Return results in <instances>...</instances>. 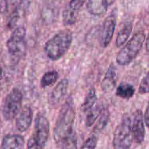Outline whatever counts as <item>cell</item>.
Returning <instances> with one entry per match:
<instances>
[{"mask_svg":"<svg viewBox=\"0 0 149 149\" xmlns=\"http://www.w3.org/2000/svg\"><path fill=\"white\" fill-rule=\"evenodd\" d=\"M75 110L72 99H68L60 110L54 129V139L58 146L73 132Z\"/></svg>","mask_w":149,"mask_h":149,"instance_id":"obj_1","label":"cell"},{"mask_svg":"<svg viewBox=\"0 0 149 149\" xmlns=\"http://www.w3.org/2000/svg\"><path fill=\"white\" fill-rule=\"evenodd\" d=\"M72 42V34L69 30H62L53 36L45 44L44 51L50 59L57 61L67 52Z\"/></svg>","mask_w":149,"mask_h":149,"instance_id":"obj_2","label":"cell"},{"mask_svg":"<svg viewBox=\"0 0 149 149\" xmlns=\"http://www.w3.org/2000/svg\"><path fill=\"white\" fill-rule=\"evenodd\" d=\"M145 40L146 34L144 31H137L117 54L116 62L118 64L121 66L130 64L141 51Z\"/></svg>","mask_w":149,"mask_h":149,"instance_id":"obj_3","label":"cell"},{"mask_svg":"<svg viewBox=\"0 0 149 149\" xmlns=\"http://www.w3.org/2000/svg\"><path fill=\"white\" fill-rule=\"evenodd\" d=\"M50 124L48 118L38 113L35 118L34 130L27 143V149H44L48 140Z\"/></svg>","mask_w":149,"mask_h":149,"instance_id":"obj_4","label":"cell"},{"mask_svg":"<svg viewBox=\"0 0 149 149\" xmlns=\"http://www.w3.org/2000/svg\"><path fill=\"white\" fill-rule=\"evenodd\" d=\"M132 141V121L130 117L125 116L114 132L113 145L114 149H130Z\"/></svg>","mask_w":149,"mask_h":149,"instance_id":"obj_5","label":"cell"},{"mask_svg":"<svg viewBox=\"0 0 149 149\" xmlns=\"http://www.w3.org/2000/svg\"><path fill=\"white\" fill-rule=\"evenodd\" d=\"M23 94L18 88L11 90L6 96L2 107V113L6 121H11L18 116L21 111Z\"/></svg>","mask_w":149,"mask_h":149,"instance_id":"obj_6","label":"cell"},{"mask_svg":"<svg viewBox=\"0 0 149 149\" xmlns=\"http://www.w3.org/2000/svg\"><path fill=\"white\" fill-rule=\"evenodd\" d=\"M26 29L19 26L15 29L7 42V48L10 54L15 56L22 55L25 49Z\"/></svg>","mask_w":149,"mask_h":149,"instance_id":"obj_7","label":"cell"},{"mask_svg":"<svg viewBox=\"0 0 149 149\" xmlns=\"http://www.w3.org/2000/svg\"><path fill=\"white\" fill-rule=\"evenodd\" d=\"M132 132L133 140L138 144H141L145 139L146 129H145L144 116L141 110H137L133 114L132 121Z\"/></svg>","mask_w":149,"mask_h":149,"instance_id":"obj_8","label":"cell"},{"mask_svg":"<svg viewBox=\"0 0 149 149\" xmlns=\"http://www.w3.org/2000/svg\"><path fill=\"white\" fill-rule=\"evenodd\" d=\"M116 15L112 13L104 21L100 38V43L102 48H107L113 39L116 26Z\"/></svg>","mask_w":149,"mask_h":149,"instance_id":"obj_9","label":"cell"},{"mask_svg":"<svg viewBox=\"0 0 149 149\" xmlns=\"http://www.w3.org/2000/svg\"><path fill=\"white\" fill-rule=\"evenodd\" d=\"M69 81L67 78L61 79L49 95L48 102L51 106H56L61 103L66 96L68 89Z\"/></svg>","mask_w":149,"mask_h":149,"instance_id":"obj_10","label":"cell"},{"mask_svg":"<svg viewBox=\"0 0 149 149\" xmlns=\"http://www.w3.org/2000/svg\"><path fill=\"white\" fill-rule=\"evenodd\" d=\"M116 0H88L86 3L87 10L90 14L95 16H101L106 13L110 5Z\"/></svg>","mask_w":149,"mask_h":149,"instance_id":"obj_11","label":"cell"},{"mask_svg":"<svg viewBox=\"0 0 149 149\" xmlns=\"http://www.w3.org/2000/svg\"><path fill=\"white\" fill-rule=\"evenodd\" d=\"M33 121V110L29 106H25L22 109L21 111H20L19 114L16 118L15 121V126H16L17 130L21 132H26L30 126L31 125V123Z\"/></svg>","mask_w":149,"mask_h":149,"instance_id":"obj_12","label":"cell"},{"mask_svg":"<svg viewBox=\"0 0 149 149\" xmlns=\"http://www.w3.org/2000/svg\"><path fill=\"white\" fill-rule=\"evenodd\" d=\"M118 80L116 68L111 64L107 69L106 74L101 84V88L103 91L107 93L110 92L115 88Z\"/></svg>","mask_w":149,"mask_h":149,"instance_id":"obj_13","label":"cell"},{"mask_svg":"<svg viewBox=\"0 0 149 149\" xmlns=\"http://www.w3.org/2000/svg\"><path fill=\"white\" fill-rule=\"evenodd\" d=\"M25 140L20 134H8L2 140L1 149H23Z\"/></svg>","mask_w":149,"mask_h":149,"instance_id":"obj_14","label":"cell"},{"mask_svg":"<svg viewBox=\"0 0 149 149\" xmlns=\"http://www.w3.org/2000/svg\"><path fill=\"white\" fill-rule=\"evenodd\" d=\"M134 91L135 89L134 86L128 83L121 82L117 87L116 94L117 97H121L124 100H129L134 96Z\"/></svg>","mask_w":149,"mask_h":149,"instance_id":"obj_15","label":"cell"},{"mask_svg":"<svg viewBox=\"0 0 149 149\" xmlns=\"http://www.w3.org/2000/svg\"><path fill=\"white\" fill-rule=\"evenodd\" d=\"M132 31V24L128 23L126 24L122 29L119 31L117 35L116 40V45L118 48L124 46V44L128 40L129 37Z\"/></svg>","mask_w":149,"mask_h":149,"instance_id":"obj_16","label":"cell"},{"mask_svg":"<svg viewBox=\"0 0 149 149\" xmlns=\"http://www.w3.org/2000/svg\"><path fill=\"white\" fill-rule=\"evenodd\" d=\"M103 109H104V107H103L102 104L97 103L91 110H88V114H87L86 118V126L87 127H91L95 123L98 117L102 113Z\"/></svg>","mask_w":149,"mask_h":149,"instance_id":"obj_17","label":"cell"},{"mask_svg":"<svg viewBox=\"0 0 149 149\" xmlns=\"http://www.w3.org/2000/svg\"><path fill=\"white\" fill-rule=\"evenodd\" d=\"M97 100L96 90L94 88H91L86 97L85 100L82 105V110L84 113H86L88 110H91Z\"/></svg>","mask_w":149,"mask_h":149,"instance_id":"obj_18","label":"cell"},{"mask_svg":"<svg viewBox=\"0 0 149 149\" xmlns=\"http://www.w3.org/2000/svg\"><path fill=\"white\" fill-rule=\"evenodd\" d=\"M58 72L56 70H51L44 74L41 79L40 85L42 88L50 86L55 84L58 78Z\"/></svg>","mask_w":149,"mask_h":149,"instance_id":"obj_19","label":"cell"},{"mask_svg":"<svg viewBox=\"0 0 149 149\" xmlns=\"http://www.w3.org/2000/svg\"><path fill=\"white\" fill-rule=\"evenodd\" d=\"M109 120H110V113L107 109H105V110L103 109L102 113L100 116V118H99L98 122L96 124L94 129V134L100 132L103 129H104V127L108 124Z\"/></svg>","mask_w":149,"mask_h":149,"instance_id":"obj_20","label":"cell"},{"mask_svg":"<svg viewBox=\"0 0 149 149\" xmlns=\"http://www.w3.org/2000/svg\"><path fill=\"white\" fill-rule=\"evenodd\" d=\"M78 13L74 12L67 8L62 13L63 23L64 25L70 26L75 24L78 18Z\"/></svg>","mask_w":149,"mask_h":149,"instance_id":"obj_21","label":"cell"},{"mask_svg":"<svg viewBox=\"0 0 149 149\" xmlns=\"http://www.w3.org/2000/svg\"><path fill=\"white\" fill-rule=\"evenodd\" d=\"M62 149H78L77 137L75 132H73L69 137H67L61 144Z\"/></svg>","mask_w":149,"mask_h":149,"instance_id":"obj_22","label":"cell"},{"mask_svg":"<svg viewBox=\"0 0 149 149\" xmlns=\"http://www.w3.org/2000/svg\"><path fill=\"white\" fill-rule=\"evenodd\" d=\"M98 138L96 134H92L87 138L83 144L81 149H95L97 146Z\"/></svg>","mask_w":149,"mask_h":149,"instance_id":"obj_23","label":"cell"},{"mask_svg":"<svg viewBox=\"0 0 149 149\" xmlns=\"http://www.w3.org/2000/svg\"><path fill=\"white\" fill-rule=\"evenodd\" d=\"M138 92L141 94L149 93V71L141 81L138 88Z\"/></svg>","mask_w":149,"mask_h":149,"instance_id":"obj_24","label":"cell"},{"mask_svg":"<svg viewBox=\"0 0 149 149\" xmlns=\"http://www.w3.org/2000/svg\"><path fill=\"white\" fill-rule=\"evenodd\" d=\"M86 0H70V4H69V9L72 10L75 13L79 12V10L83 7V5L85 4Z\"/></svg>","mask_w":149,"mask_h":149,"instance_id":"obj_25","label":"cell"},{"mask_svg":"<svg viewBox=\"0 0 149 149\" xmlns=\"http://www.w3.org/2000/svg\"><path fill=\"white\" fill-rule=\"evenodd\" d=\"M8 10V2L6 0H0V14L5 13Z\"/></svg>","mask_w":149,"mask_h":149,"instance_id":"obj_26","label":"cell"},{"mask_svg":"<svg viewBox=\"0 0 149 149\" xmlns=\"http://www.w3.org/2000/svg\"><path fill=\"white\" fill-rule=\"evenodd\" d=\"M144 121L146 125L147 126V127L149 128V101L148 103L147 107H146V112H145L144 114Z\"/></svg>","mask_w":149,"mask_h":149,"instance_id":"obj_27","label":"cell"},{"mask_svg":"<svg viewBox=\"0 0 149 149\" xmlns=\"http://www.w3.org/2000/svg\"><path fill=\"white\" fill-rule=\"evenodd\" d=\"M146 52H147V54L149 55V33H148V35L147 39H146Z\"/></svg>","mask_w":149,"mask_h":149,"instance_id":"obj_28","label":"cell"},{"mask_svg":"<svg viewBox=\"0 0 149 149\" xmlns=\"http://www.w3.org/2000/svg\"><path fill=\"white\" fill-rule=\"evenodd\" d=\"M2 73H3V70H2V66L0 64V81H1V79L2 78Z\"/></svg>","mask_w":149,"mask_h":149,"instance_id":"obj_29","label":"cell"}]
</instances>
